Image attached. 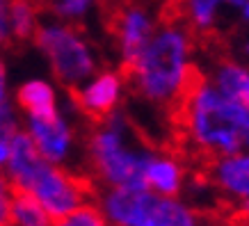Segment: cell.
Instances as JSON below:
<instances>
[{
  "mask_svg": "<svg viewBox=\"0 0 249 226\" xmlns=\"http://www.w3.org/2000/svg\"><path fill=\"white\" fill-rule=\"evenodd\" d=\"M196 35L167 14L142 51L124 67L128 89L146 105L174 110L199 75Z\"/></svg>",
  "mask_w": 249,
  "mask_h": 226,
  "instance_id": "cell-1",
  "label": "cell"
},
{
  "mask_svg": "<svg viewBox=\"0 0 249 226\" xmlns=\"http://www.w3.org/2000/svg\"><path fill=\"white\" fill-rule=\"evenodd\" d=\"M174 110L183 142L208 162L245 149L238 107L206 78L204 71H199Z\"/></svg>",
  "mask_w": 249,
  "mask_h": 226,
  "instance_id": "cell-2",
  "label": "cell"
},
{
  "mask_svg": "<svg viewBox=\"0 0 249 226\" xmlns=\"http://www.w3.org/2000/svg\"><path fill=\"white\" fill-rule=\"evenodd\" d=\"M151 151L119 110L94 121L87 137L89 172L101 188H144V165Z\"/></svg>",
  "mask_w": 249,
  "mask_h": 226,
  "instance_id": "cell-3",
  "label": "cell"
},
{
  "mask_svg": "<svg viewBox=\"0 0 249 226\" xmlns=\"http://www.w3.org/2000/svg\"><path fill=\"white\" fill-rule=\"evenodd\" d=\"M96 204L112 226H201V212L190 199L149 188H103Z\"/></svg>",
  "mask_w": 249,
  "mask_h": 226,
  "instance_id": "cell-4",
  "label": "cell"
},
{
  "mask_svg": "<svg viewBox=\"0 0 249 226\" xmlns=\"http://www.w3.org/2000/svg\"><path fill=\"white\" fill-rule=\"evenodd\" d=\"M35 41L46 55L55 78L67 89H76L89 75L98 71V57L89 39L71 21H57L39 25Z\"/></svg>",
  "mask_w": 249,
  "mask_h": 226,
  "instance_id": "cell-5",
  "label": "cell"
},
{
  "mask_svg": "<svg viewBox=\"0 0 249 226\" xmlns=\"http://www.w3.org/2000/svg\"><path fill=\"white\" fill-rule=\"evenodd\" d=\"M107 30L121 67H126L165 18V0H106ZM103 2V5H106Z\"/></svg>",
  "mask_w": 249,
  "mask_h": 226,
  "instance_id": "cell-6",
  "label": "cell"
},
{
  "mask_svg": "<svg viewBox=\"0 0 249 226\" xmlns=\"http://www.w3.org/2000/svg\"><path fill=\"white\" fill-rule=\"evenodd\" d=\"M16 190L30 192L53 219L64 217L87 204L91 194L87 178L78 176L64 165H53L48 160H41L28 176V181Z\"/></svg>",
  "mask_w": 249,
  "mask_h": 226,
  "instance_id": "cell-7",
  "label": "cell"
},
{
  "mask_svg": "<svg viewBox=\"0 0 249 226\" xmlns=\"http://www.w3.org/2000/svg\"><path fill=\"white\" fill-rule=\"evenodd\" d=\"M71 91L78 110L91 121H101L119 110L128 91V80L119 69H98L96 73Z\"/></svg>",
  "mask_w": 249,
  "mask_h": 226,
  "instance_id": "cell-8",
  "label": "cell"
},
{
  "mask_svg": "<svg viewBox=\"0 0 249 226\" xmlns=\"http://www.w3.org/2000/svg\"><path fill=\"white\" fill-rule=\"evenodd\" d=\"M204 75L238 107L242 117L245 149H249V62L240 60L233 53L215 55L208 62Z\"/></svg>",
  "mask_w": 249,
  "mask_h": 226,
  "instance_id": "cell-9",
  "label": "cell"
},
{
  "mask_svg": "<svg viewBox=\"0 0 249 226\" xmlns=\"http://www.w3.org/2000/svg\"><path fill=\"white\" fill-rule=\"evenodd\" d=\"M242 0H174V14L196 37L215 39L233 28Z\"/></svg>",
  "mask_w": 249,
  "mask_h": 226,
  "instance_id": "cell-10",
  "label": "cell"
},
{
  "mask_svg": "<svg viewBox=\"0 0 249 226\" xmlns=\"http://www.w3.org/2000/svg\"><path fill=\"white\" fill-rule=\"evenodd\" d=\"M28 135L41 153V158L53 165H67L76 149V133L60 112L51 117H28Z\"/></svg>",
  "mask_w": 249,
  "mask_h": 226,
  "instance_id": "cell-11",
  "label": "cell"
},
{
  "mask_svg": "<svg viewBox=\"0 0 249 226\" xmlns=\"http://www.w3.org/2000/svg\"><path fill=\"white\" fill-rule=\"evenodd\" d=\"M208 183L224 201H249V149L222 156L208 162Z\"/></svg>",
  "mask_w": 249,
  "mask_h": 226,
  "instance_id": "cell-12",
  "label": "cell"
},
{
  "mask_svg": "<svg viewBox=\"0 0 249 226\" xmlns=\"http://www.w3.org/2000/svg\"><path fill=\"white\" fill-rule=\"evenodd\" d=\"M188 167L172 151L153 149L144 165V188L165 196H183L188 192Z\"/></svg>",
  "mask_w": 249,
  "mask_h": 226,
  "instance_id": "cell-13",
  "label": "cell"
},
{
  "mask_svg": "<svg viewBox=\"0 0 249 226\" xmlns=\"http://www.w3.org/2000/svg\"><path fill=\"white\" fill-rule=\"evenodd\" d=\"M18 105L28 117H51L57 112L55 89L44 80H30L18 89Z\"/></svg>",
  "mask_w": 249,
  "mask_h": 226,
  "instance_id": "cell-14",
  "label": "cell"
},
{
  "mask_svg": "<svg viewBox=\"0 0 249 226\" xmlns=\"http://www.w3.org/2000/svg\"><path fill=\"white\" fill-rule=\"evenodd\" d=\"M39 9H41V0H7L9 25H12L14 41H28L35 37L39 28Z\"/></svg>",
  "mask_w": 249,
  "mask_h": 226,
  "instance_id": "cell-15",
  "label": "cell"
},
{
  "mask_svg": "<svg viewBox=\"0 0 249 226\" xmlns=\"http://www.w3.org/2000/svg\"><path fill=\"white\" fill-rule=\"evenodd\" d=\"M53 217L46 212V208L39 204L30 192L16 190L12 201V226H51Z\"/></svg>",
  "mask_w": 249,
  "mask_h": 226,
  "instance_id": "cell-16",
  "label": "cell"
},
{
  "mask_svg": "<svg viewBox=\"0 0 249 226\" xmlns=\"http://www.w3.org/2000/svg\"><path fill=\"white\" fill-rule=\"evenodd\" d=\"M51 226H112V224H110L106 219V215L101 212L98 204L87 201V204H83L80 208H76V210H71L69 215H64V217L53 219Z\"/></svg>",
  "mask_w": 249,
  "mask_h": 226,
  "instance_id": "cell-17",
  "label": "cell"
},
{
  "mask_svg": "<svg viewBox=\"0 0 249 226\" xmlns=\"http://www.w3.org/2000/svg\"><path fill=\"white\" fill-rule=\"evenodd\" d=\"M103 2L106 0H41V5H46L55 16L71 23L85 18L96 5H103Z\"/></svg>",
  "mask_w": 249,
  "mask_h": 226,
  "instance_id": "cell-18",
  "label": "cell"
},
{
  "mask_svg": "<svg viewBox=\"0 0 249 226\" xmlns=\"http://www.w3.org/2000/svg\"><path fill=\"white\" fill-rule=\"evenodd\" d=\"M16 188L7 178V174L0 172V226H7L12 219V201H14Z\"/></svg>",
  "mask_w": 249,
  "mask_h": 226,
  "instance_id": "cell-19",
  "label": "cell"
},
{
  "mask_svg": "<svg viewBox=\"0 0 249 226\" xmlns=\"http://www.w3.org/2000/svg\"><path fill=\"white\" fill-rule=\"evenodd\" d=\"M231 32H233V53L240 60L249 62V23L233 25Z\"/></svg>",
  "mask_w": 249,
  "mask_h": 226,
  "instance_id": "cell-20",
  "label": "cell"
},
{
  "mask_svg": "<svg viewBox=\"0 0 249 226\" xmlns=\"http://www.w3.org/2000/svg\"><path fill=\"white\" fill-rule=\"evenodd\" d=\"M12 25H9V12L7 0H0V51L12 44Z\"/></svg>",
  "mask_w": 249,
  "mask_h": 226,
  "instance_id": "cell-21",
  "label": "cell"
},
{
  "mask_svg": "<svg viewBox=\"0 0 249 226\" xmlns=\"http://www.w3.org/2000/svg\"><path fill=\"white\" fill-rule=\"evenodd\" d=\"M242 23H249V0H242V5L235 12V21L233 25H242ZM231 32V30H229Z\"/></svg>",
  "mask_w": 249,
  "mask_h": 226,
  "instance_id": "cell-22",
  "label": "cell"
},
{
  "mask_svg": "<svg viewBox=\"0 0 249 226\" xmlns=\"http://www.w3.org/2000/svg\"><path fill=\"white\" fill-rule=\"evenodd\" d=\"M9 160V139H0V172L7 167Z\"/></svg>",
  "mask_w": 249,
  "mask_h": 226,
  "instance_id": "cell-23",
  "label": "cell"
},
{
  "mask_svg": "<svg viewBox=\"0 0 249 226\" xmlns=\"http://www.w3.org/2000/svg\"><path fill=\"white\" fill-rule=\"evenodd\" d=\"M235 212H238V217H240L245 224H249V201H242V204L235 206Z\"/></svg>",
  "mask_w": 249,
  "mask_h": 226,
  "instance_id": "cell-24",
  "label": "cell"
},
{
  "mask_svg": "<svg viewBox=\"0 0 249 226\" xmlns=\"http://www.w3.org/2000/svg\"><path fill=\"white\" fill-rule=\"evenodd\" d=\"M5 101V67L0 62V103Z\"/></svg>",
  "mask_w": 249,
  "mask_h": 226,
  "instance_id": "cell-25",
  "label": "cell"
},
{
  "mask_svg": "<svg viewBox=\"0 0 249 226\" xmlns=\"http://www.w3.org/2000/svg\"><path fill=\"white\" fill-rule=\"evenodd\" d=\"M7 226H12V224H7Z\"/></svg>",
  "mask_w": 249,
  "mask_h": 226,
  "instance_id": "cell-26",
  "label": "cell"
}]
</instances>
